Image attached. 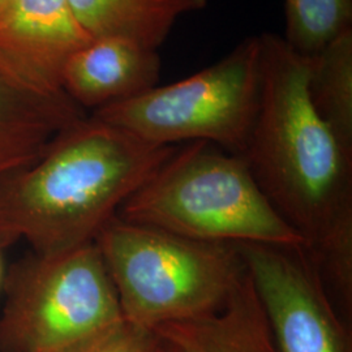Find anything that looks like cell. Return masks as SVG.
I'll use <instances>...</instances> for the list:
<instances>
[{
  "instance_id": "obj_8",
  "label": "cell",
  "mask_w": 352,
  "mask_h": 352,
  "mask_svg": "<svg viewBox=\"0 0 352 352\" xmlns=\"http://www.w3.org/2000/svg\"><path fill=\"white\" fill-rule=\"evenodd\" d=\"M90 41L67 0H19L0 20V72L30 93L60 94L65 65Z\"/></svg>"
},
{
  "instance_id": "obj_15",
  "label": "cell",
  "mask_w": 352,
  "mask_h": 352,
  "mask_svg": "<svg viewBox=\"0 0 352 352\" xmlns=\"http://www.w3.org/2000/svg\"><path fill=\"white\" fill-rule=\"evenodd\" d=\"M321 285L334 308L350 314L352 308V214L342 218L327 235L305 247Z\"/></svg>"
},
{
  "instance_id": "obj_14",
  "label": "cell",
  "mask_w": 352,
  "mask_h": 352,
  "mask_svg": "<svg viewBox=\"0 0 352 352\" xmlns=\"http://www.w3.org/2000/svg\"><path fill=\"white\" fill-rule=\"evenodd\" d=\"M283 39L304 58H314L352 29V0H285Z\"/></svg>"
},
{
  "instance_id": "obj_1",
  "label": "cell",
  "mask_w": 352,
  "mask_h": 352,
  "mask_svg": "<svg viewBox=\"0 0 352 352\" xmlns=\"http://www.w3.org/2000/svg\"><path fill=\"white\" fill-rule=\"evenodd\" d=\"M177 148L81 119L37 162L0 182V250L24 240L36 254H55L96 241Z\"/></svg>"
},
{
  "instance_id": "obj_10",
  "label": "cell",
  "mask_w": 352,
  "mask_h": 352,
  "mask_svg": "<svg viewBox=\"0 0 352 352\" xmlns=\"http://www.w3.org/2000/svg\"><path fill=\"white\" fill-rule=\"evenodd\" d=\"M87 116L65 93L34 94L0 72V182L37 162L62 132Z\"/></svg>"
},
{
  "instance_id": "obj_9",
  "label": "cell",
  "mask_w": 352,
  "mask_h": 352,
  "mask_svg": "<svg viewBox=\"0 0 352 352\" xmlns=\"http://www.w3.org/2000/svg\"><path fill=\"white\" fill-rule=\"evenodd\" d=\"M161 67L158 50L124 38H96L71 56L62 87L76 104L93 113L157 87Z\"/></svg>"
},
{
  "instance_id": "obj_17",
  "label": "cell",
  "mask_w": 352,
  "mask_h": 352,
  "mask_svg": "<svg viewBox=\"0 0 352 352\" xmlns=\"http://www.w3.org/2000/svg\"><path fill=\"white\" fill-rule=\"evenodd\" d=\"M19 0H0V20L11 12Z\"/></svg>"
},
{
  "instance_id": "obj_4",
  "label": "cell",
  "mask_w": 352,
  "mask_h": 352,
  "mask_svg": "<svg viewBox=\"0 0 352 352\" xmlns=\"http://www.w3.org/2000/svg\"><path fill=\"white\" fill-rule=\"evenodd\" d=\"M96 243L124 320L151 330L218 314L245 277L236 244L188 239L118 217Z\"/></svg>"
},
{
  "instance_id": "obj_3",
  "label": "cell",
  "mask_w": 352,
  "mask_h": 352,
  "mask_svg": "<svg viewBox=\"0 0 352 352\" xmlns=\"http://www.w3.org/2000/svg\"><path fill=\"white\" fill-rule=\"evenodd\" d=\"M116 217L206 243L307 247L267 199L247 160L204 141L177 148Z\"/></svg>"
},
{
  "instance_id": "obj_6",
  "label": "cell",
  "mask_w": 352,
  "mask_h": 352,
  "mask_svg": "<svg viewBox=\"0 0 352 352\" xmlns=\"http://www.w3.org/2000/svg\"><path fill=\"white\" fill-rule=\"evenodd\" d=\"M260 96L261 43L260 37H250L218 63L98 109L91 116L154 145L204 141L243 155Z\"/></svg>"
},
{
  "instance_id": "obj_11",
  "label": "cell",
  "mask_w": 352,
  "mask_h": 352,
  "mask_svg": "<svg viewBox=\"0 0 352 352\" xmlns=\"http://www.w3.org/2000/svg\"><path fill=\"white\" fill-rule=\"evenodd\" d=\"M155 331L184 352H276L248 276L218 314Z\"/></svg>"
},
{
  "instance_id": "obj_19",
  "label": "cell",
  "mask_w": 352,
  "mask_h": 352,
  "mask_svg": "<svg viewBox=\"0 0 352 352\" xmlns=\"http://www.w3.org/2000/svg\"><path fill=\"white\" fill-rule=\"evenodd\" d=\"M1 251V250H0ZM3 261H1V252H0V285L3 283Z\"/></svg>"
},
{
  "instance_id": "obj_16",
  "label": "cell",
  "mask_w": 352,
  "mask_h": 352,
  "mask_svg": "<svg viewBox=\"0 0 352 352\" xmlns=\"http://www.w3.org/2000/svg\"><path fill=\"white\" fill-rule=\"evenodd\" d=\"M164 340L155 330L124 321L84 352H164Z\"/></svg>"
},
{
  "instance_id": "obj_5",
  "label": "cell",
  "mask_w": 352,
  "mask_h": 352,
  "mask_svg": "<svg viewBox=\"0 0 352 352\" xmlns=\"http://www.w3.org/2000/svg\"><path fill=\"white\" fill-rule=\"evenodd\" d=\"M4 283L1 352H84L126 321L96 241L34 253Z\"/></svg>"
},
{
  "instance_id": "obj_12",
  "label": "cell",
  "mask_w": 352,
  "mask_h": 352,
  "mask_svg": "<svg viewBox=\"0 0 352 352\" xmlns=\"http://www.w3.org/2000/svg\"><path fill=\"white\" fill-rule=\"evenodd\" d=\"M91 39L118 37L160 50L176 23L199 12L208 0H67Z\"/></svg>"
},
{
  "instance_id": "obj_7",
  "label": "cell",
  "mask_w": 352,
  "mask_h": 352,
  "mask_svg": "<svg viewBox=\"0 0 352 352\" xmlns=\"http://www.w3.org/2000/svg\"><path fill=\"white\" fill-rule=\"evenodd\" d=\"M276 352H349L305 247L236 244Z\"/></svg>"
},
{
  "instance_id": "obj_2",
  "label": "cell",
  "mask_w": 352,
  "mask_h": 352,
  "mask_svg": "<svg viewBox=\"0 0 352 352\" xmlns=\"http://www.w3.org/2000/svg\"><path fill=\"white\" fill-rule=\"evenodd\" d=\"M261 96L243 157L267 199L311 247L352 214V153L308 91L309 58L263 33Z\"/></svg>"
},
{
  "instance_id": "obj_13",
  "label": "cell",
  "mask_w": 352,
  "mask_h": 352,
  "mask_svg": "<svg viewBox=\"0 0 352 352\" xmlns=\"http://www.w3.org/2000/svg\"><path fill=\"white\" fill-rule=\"evenodd\" d=\"M308 91L317 113L352 153V29L309 58Z\"/></svg>"
},
{
  "instance_id": "obj_18",
  "label": "cell",
  "mask_w": 352,
  "mask_h": 352,
  "mask_svg": "<svg viewBox=\"0 0 352 352\" xmlns=\"http://www.w3.org/2000/svg\"><path fill=\"white\" fill-rule=\"evenodd\" d=\"M164 352H184V351H182V350H180V349H177V347H176V346H174V344H171V343H168V342H167V340H164Z\"/></svg>"
}]
</instances>
